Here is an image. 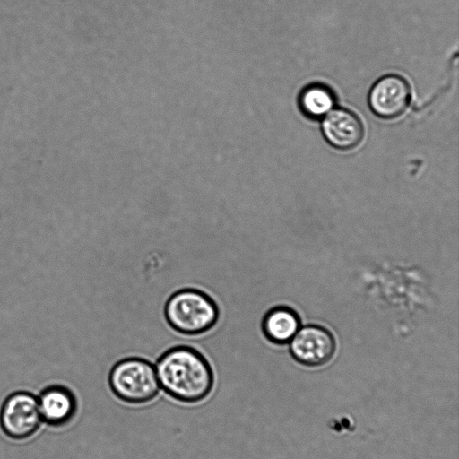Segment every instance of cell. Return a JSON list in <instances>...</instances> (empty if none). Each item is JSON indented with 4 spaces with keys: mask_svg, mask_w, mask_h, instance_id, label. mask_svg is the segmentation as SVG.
Here are the masks:
<instances>
[{
    "mask_svg": "<svg viewBox=\"0 0 459 459\" xmlns=\"http://www.w3.org/2000/svg\"><path fill=\"white\" fill-rule=\"evenodd\" d=\"M300 326L298 314L291 308L274 307L264 315L261 329L264 338L275 344L290 342Z\"/></svg>",
    "mask_w": 459,
    "mask_h": 459,
    "instance_id": "9c48e42d",
    "label": "cell"
},
{
    "mask_svg": "<svg viewBox=\"0 0 459 459\" xmlns=\"http://www.w3.org/2000/svg\"><path fill=\"white\" fill-rule=\"evenodd\" d=\"M335 104L333 91L326 85L314 83L300 92L299 106L308 118L318 119L325 117Z\"/></svg>",
    "mask_w": 459,
    "mask_h": 459,
    "instance_id": "30bf717a",
    "label": "cell"
},
{
    "mask_svg": "<svg viewBox=\"0 0 459 459\" xmlns=\"http://www.w3.org/2000/svg\"><path fill=\"white\" fill-rule=\"evenodd\" d=\"M37 398L42 422L50 427L59 428L68 424L77 412L76 397L64 385L47 386Z\"/></svg>",
    "mask_w": 459,
    "mask_h": 459,
    "instance_id": "ba28073f",
    "label": "cell"
},
{
    "mask_svg": "<svg viewBox=\"0 0 459 459\" xmlns=\"http://www.w3.org/2000/svg\"><path fill=\"white\" fill-rule=\"evenodd\" d=\"M43 424L38 398L28 391L10 394L0 408V428L12 440L22 441L33 437Z\"/></svg>",
    "mask_w": 459,
    "mask_h": 459,
    "instance_id": "277c9868",
    "label": "cell"
},
{
    "mask_svg": "<svg viewBox=\"0 0 459 459\" xmlns=\"http://www.w3.org/2000/svg\"><path fill=\"white\" fill-rule=\"evenodd\" d=\"M108 383L117 399L132 405L152 402L160 391L154 364L135 356L116 361L108 371Z\"/></svg>",
    "mask_w": 459,
    "mask_h": 459,
    "instance_id": "7a4b0ae2",
    "label": "cell"
},
{
    "mask_svg": "<svg viewBox=\"0 0 459 459\" xmlns=\"http://www.w3.org/2000/svg\"><path fill=\"white\" fill-rule=\"evenodd\" d=\"M368 100L371 111L378 117L396 118L410 104L411 89L404 78L396 74L385 75L373 84Z\"/></svg>",
    "mask_w": 459,
    "mask_h": 459,
    "instance_id": "8992f818",
    "label": "cell"
},
{
    "mask_svg": "<svg viewBox=\"0 0 459 459\" xmlns=\"http://www.w3.org/2000/svg\"><path fill=\"white\" fill-rule=\"evenodd\" d=\"M290 342L293 359L307 367L326 364L332 359L336 348L332 333L325 327L314 325L299 329Z\"/></svg>",
    "mask_w": 459,
    "mask_h": 459,
    "instance_id": "5b68a950",
    "label": "cell"
},
{
    "mask_svg": "<svg viewBox=\"0 0 459 459\" xmlns=\"http://www.w3.org/2000/svg\"><path fill=\"white\" fill-rule=\"evenodd\" d=\"M164 316L175 331L194 335L210 329L216 323L218 308L212 298L204 291L186 288L169 297Z\"/></svg>",
    "mask_w": 459,
    "mask_h": 459,
    "instance_id": "3957f363",
    "label": "cell"
},
{
    "mask_svg": "<svg viewBox=\"0 0 459 459\" xmlns=\"http://www.w3.org/2000/svg\"><path fill=\"white\" fill-rule=\"evenodd\" d=\"M325 141L337 150L356 148L364 137V127L359 117L345 108L332 109L322 122Z\"/></svg>",
    "mask_w": 459,
    "mask_h": 459,
    "instance_id": "52a82bcc",
    "label": "cell"
},
{
    "mask_svg": "<svg viewBox=\"0 0 459 459\" xmlns=\"http://www.w3.org/2000/svg\"><path fill=\"white\" fill-rule=\"evenodd\" d=\"M153 364L160 387L175 401L197 403L206 399L213 389L212 366L193 347H171L161 353Z\"/></svg>",
    "mask_w": 459,
    "mask_h": 459,
    "instance_id": "6da1fadb",
    "label": "cell"
}]
</instances>
